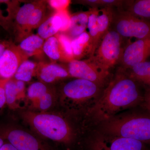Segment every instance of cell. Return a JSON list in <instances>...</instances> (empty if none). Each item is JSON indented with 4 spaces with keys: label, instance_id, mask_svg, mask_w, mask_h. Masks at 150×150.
Masks as SVG:
<instances>
[{
    "label": "cell",
    "instance_id": "cell-29",
    "mask_svg": "<svg viewBox=\"0 0 150 150\" xmlns=\"http://www.w3.org/2000/svg\"><path fill=\"white\" fill-rule=\"evenodd\" d=\"M68 0H51L48 2L49 5L56 12L67 10V8L70 3Z\"/></svg>",
    "mask_w": 150,
    "mask_h": 150
},
{
    "label": "cell",
    "instance_id": "cell-14",
    "mask_svg": "<svg viewBox=\"0 0 150 150\" xmlns=\"http://www.w3.org/2000/svg\"><path fill=\"white\" fill-rule=\"evenodd\" d=\"M90 12V9L87 11L78 13L71 16L69 28L64 33L73 40L85 32Z\"/></svg>",
    "mask_w": 150,
    "mask_h": 150
},
{
    "label": "cell",
    "instance_id": "cell-32",
    "mask_svg": "<svg viewBox=\"0 0 150 150\" xmlns=\"http://www.w3.org/2000/svg\"><path fill=\"white\" fill-rule=\"evenodd\" d=\"M6 104L5 92L4 86V81H0V110Z\"/></svg>",
    "mask_w": 150,
    "mask_h": 150
},
{
    "label": "cell",
    "instance_id": "cell-9",
    "mask_svg": "<svg viewBox=\"0 0 150 150\" xmlns=\"http://www.w3.org/2000/svg\"><path fill=\"white\" fill-rule=\"evenodd\" d=\"M18 150H55L29 132L21 129H11L3 131L2 134Z\"/></svg>",
    "mask_w": 150,
    "mask_h": 150
},
{
    "label": "cell",
    "instance_id": "cell-16",
    "mask_svg": "<svg viewBox=\"0 0 150 150\" xmlns=\"http://www.w3.org/2000/svg\"><path fill=\"white\" fill-rule=\"evenodd\" d=\"M123 6L126 8L124 10L139 18L150 22V0L125 1Z\"/></svg>",
    "mask_w": 150,
    "mask_h": 150
},
{
    "label": "cell",
    "instance_id": "cell-12",
    "mask_svg": "<svg viewBox=\"0 0 150 150\" xmlns=\"http://www.w3.org/2000/svg\"><path fill=\"white\" fill-rule=\"evenodd\" d=\"M6 97V104L11 109L21 107L26 98L24 82L11 79L3 81Z\"/></svg>",
    "mask_w": 150,
    "mask_h": 150
},
{
    "label": "cell",
    "instance_id": "cell-22",
    "mask_svg": "<svg viewBox=\"0 0 150 150\" xmlns=\"http://www.w3.org/2000/svg\"><path fill=\"white\" fill-rule=\"evenodd\" d=\"M37 67V65L34 62L25 60L18 67L13 79L24 82H29L35 74Z\"/></svg>",
    "mask_w": 150,
    "mask_h": 150
},
{
    "label": "cell",
    "instance_id": "cell-26",
    "mask_svg": "<svg viewBox=\"0 0 150 150\" xmlns=\"http://www.w3.org/2000/svg\"><path fill=\"white\" fill-rule=\"evenodd\" d=\"M86 5L91 6L92 8H98V7L113 8L118 9H123L125 1L116 0H87L81 1Z\"/></svg>",
    "mask_w": 150,
    "mask_h": 150
},
{
    "label": "cell",
    "instance_id": "cell-19",
    "mask_svg": "<svg viewBox=\"0 0 150 150\" xmlns=\"http://www.w3.org/2000/svg\"><path fill=\"white\" fill-rule=\"evenodd\" d=\"M44 40L38 35H28L22 40L18 47L23 52L29 55H35L43 50Z\"/></svg>",
    "mask_w": 150,
    "mask_h": 150
},
{
    "label": "cell",
    "instance_id": "cell-21",
    "mask_svg": "<svg viewBox=\"0 0 150 150\" xmlns=\"http://www.w3.org/2000/svg\"><path fill=\"white\" fill-rule=\"evenodd\" d=\"M49 89L46 84L40 81L30 85L27 89L26 98L30 101L31 107L36 109L39 100Z\"/></svg>",
    "mask_w": 150,
    "mask_h": 150
},
{
    "label": "cell",
    "instance_id": "cell-31",
    "mask_svg": "<svg viewBox=\"0 0 150 150\" xmlns=\"http://www.w3.org/2000/svg\"><path fill=\"white\" fill-rule=\"evenodd\" d=\"M141 104L148 113L150 114V88H145L144 99Z\"/></svg>",
    "mask_w": 150,
    "mask_h": 150
},
{
    "label": "cell",
    "instance_id": "cell-23",
    "mask_svg": "<svg viewBox=\"0 0 150 150\" xmlns=\"http://www.w3.org/2000/svg\"><path fill=\"white\" fill-rule=\"evenodd\" d=\"M90 36L88 33L84 32L76 38L72 40L74 58H79L86 53L88 54Z\"/></svg>",
    "mask_w": 150,
    "mask_h": 150
},
{
    "label": "cell",
    "instance_id": "cell-6",
    "mask_svg": "<svg viewBox=\"0 0 150 150\" xmlns=\"http://www.w3.org/2000/svg\"><path fill=\"white\" fill-rule=\"evenodd\" d=\"M110 29L118 33L123 38L142 39L150 35V22L134 16L122 9L114 11Z\"/></svg>",
    "mask_w": 150,
    "mask_h": 150
},
{
    "label": "cell",
    "instance_id": "cell-4",
    "mask_svg": "<svg viewBox=\"0 0 150 150\" xmlns=\"http://www.w3.org/2000/svg\"><path fill=\"white\" fill-rule=\"evenodd\" d=\"M103 88L90 81L75 79L63 86L60 96L61 103L71 111L88 110L97 102Z\"/></svg>",
    "mask_w": 150,
    "mask_h": 150
},
{
    "label": "cell",
    "instance_id": "cell-35",
    "mask_svg": "<svg viewBox=\"0 0 150 150\" xmlns=\"http://www.w3.org/2000/svg\"><path fill=\"white\" fill-rule=\"evenodd\" d=\"M4 144V141L3 138L0 137V148Z\"/></svg>",
    "mask_w": 150,
    "mask_h": 150
},
{
    "label": "cell",
    "instance_id": "cell-11",
    "mask_svg": "<svg viewBox=\"0 0 150 150\" xmlns=\"http://www.w3.org/2000/svg\"><path fill=\"white\" fill-rule=\"evenodd\" d=\"M28 56L18 46L10 43L0 58V81L12 79L18 67L27 60Z\"/></svg>",
    "mask_w": 150,
    "mask_h": 150
},
{
    "label": "cell",
    "instance_id": "cell-5",
    "mask_svg": "<svg viewBox=\"0 0 150 150\" xmlns=\"http://www.w3.org/2000/svg\"><path fill=\"white\" fill-rule=\"evenodd\" d=\"M123 38L113 30L110 29L103 37L90 60L107 73L119 64L123 48Z\"/></svg>",
    "mask_w": 150,
    "mask_h": 150
},
{
    "label": "cell",
    "instance_id": "cell-1",
    "mask_svg": "<svg viewBox=\"0 0 150 150\" xmlns=\"http://www.w3.org/2000/svg\"><path fill=\"white\" fill-rule=\"evenodd\" d=\"M140 85L126 70L118 67L88 114L95 121L104 122L118 112L141 104L144 94Z\"/></svg>",
    "mask_w": 150,
    "mask_h": 150
},
{
    "label": "cell",
    "instance_id": "cell-25",
    "mask_svg": "<svg viewBox=\"0 0 150 150\" xmlns=\"http://www.w3.org/2000/svg\"><path fill=\"white\" fill-rule=\"evenodd\" d=\"M45 6L43 3L38 2L35 8L30 16L25 33L27 34L33 28L38 27L43 23L45 14Z\"/></svg>",
    "mask_w": 150,
    "mask_h": 150
},
{
    "label": "cell",
    "instance_id": "cell-15",
    "mask_svg": "<svg viewBox=\"0 0 150 150\" xmlns=\"http://www.w3.org/2000/svg\"><path fill=\"white\" fill-rule=\"evenodd\" d=\"M98 12L99 9L98 8L91 9V12L88 18L87 28L89 30L88 33L90 36V41L88 54L89 56V58L93 56L100 42L98 38L97 25Z\"/></svg>",
    "mask_w": 150,
    "mask_h": 150
},
{
    "label": "cell",
    "instance_id": "cell-13",
    "mask_svg": "<svg viewBox=\"0 0 150 150\" xmlns=\"http://www.w3.org/2000/svg\"><path fill=\"white\" fill-rule=\"evenodd\" d=\"M35 74L40 81L44 83H51L71 77L68 70L56 64H42L37 65Z\"/></svg>",
    "mask_w": 150,
    "mask_h": 150
},
{
    "label": "cell",
    "instance_id": "cell-28",
    "mask_svg": "<svg viewBox=\"0 0 150 150\" xmlns=\"http://www.w3.org/2000/svg\"><path fill=\"white\" fill-rule=\"evenodd\" d=\"M56 100V96L54 92L49 89L48 91L42 96L39 100L36 109L44 111L51 108Z\"/></svg>",
    "mask_w": 150,
    "mask_h": 150
},
{
    "label": "cell",
    "instance_id": "cell-36",
    "mask_svg": "<svg viewBox=\"0 0 150 150\" xmlns=\"http://www.w3.org/2000/svg\"><path fill=\"white\" fill-rule=\"evenodd\" d=\"M149 150H150V149H149Z\"/></svg>",
    "mask_w": 150,
    "mask_h": 150
},
{
    "label": "cell",
    "instance_id": "cell-20",
    "mask_svg": "<svg viewBox=\"0 0 150 150\" xmlns=\"http://www.w3.org/2000/svg\"><path fill=\"white\" fill-rule=\"evenodd\" d=\"M38 2L28 3L22 6L17 11L15 15L16 26L20 32L25 33L30 16L35 8Z\"/></svg>",
    "mask_w": 150,
    "mask_h": 150
},
{
    "label": "cell",
    "instance_id": "cell-8",
    "mask_svg": "<svg viewBox=\"0 0 150 150\" xmlns=\"http://www.w3.org/2000/svg\"><path fill=\"white\" fill-rule=\"evenodd\" d=\"M89 148L90 150H149L143 142L105 134L95 137L90 143Z\"/></svg>",
    "mask_w": 150,
    "mask_h": 150
},
{
    "label": "cell",
    "instance_id": "cell-18",
    "mask_svg": "<svg viewBox=\"0 0 150 150\" xmlns=\"http://www.w3.org/2000/svg\"><path fill=\"white\" fill-rule=\"evenodd\" d=\"M126 70L145 88H150V62L145 61Z\"/></svg>",
    "mask_w": 150,
    "mask_h": 150
},
{
    "label": "cell",
    "instance_id": "cell-24",
    "mask_svg": "<svg viewBox=\"0 0 150 150\" xmlns=\"http://www.w3.org/2000/svg\"><path fill=\"white\" fill-rule=\"evenodd\" d=\"M43 51L52 60L56 61L63 58L61 46L57 36H52L46 39L43 44Z\"/></svg>",
    "mask_w": 150,
    "mask_h": 150
},
{
    "label": "cell",
    "instance_id": "cell-27",
    "mask_svg": "<svg viewBox=\"0 0 150 150\" xmlns=\"http://www.w3.org/2000/svg\"><path fill=\"white\" fill-rule=\"evenodd\" d=\"M59 39L63 59L70 61L74 59L72 40L64 33H61L57 36Z\"/></svg>",
    "mask_w": 150,
    "mask_h": 150
},
{
    "label": "cell",
    "instance_id": "cell-3",
    "mask_svg": "<svg viewBox=\"0 0 150 150\" xmlns=\"http://www.w3.org/2000/svg\"><path fill=\"white\" fill-rule=\"evenodd\" d=\"M104 134L120 136L150 144V114L129 113L103 122Z\"/></svg>",
    "mask_w": 150,
    "mask_h": 150
},
{
    "label": "cell",
    "instance_id": "cell-33",
    "mask_svg": "<svg viewBox=\"0 0 150 150\" xmlns=\"http://www.w3.org/2000/svg\"><path fill=\"white\" fill-rule=\"evenodd\" d=\"M10 43L6 41L0 42V58L4 54L6 48L10 45Z\"/></svg>",
    "mask_w": 150,
    "mask_h": 150
},
{
    "label": "cell",
    "instance_id": "cell-17",
    "mask_svg": "<svg viewBox=\"0 0 150 150\" xmlns=\"http://www.w3.org/2000/svg\"><path fill=\"white\" fill-rule=\"evenodd\" d=\"M62 25L61 18L56 13L39 25L38 29V35L43 39H48L60 31Z\"/></svg>",
    "mask_w": 150,
    "mask_h": 150
},
{
    "label": "cell",
    "instance_id": "cell-30",
    "mask_svg": "<svg viewBox=\"0 0 150 150\" xmlns=\"http://www.w3.org/2000/svg\"><path fill=\"white\" fill-rule=\"evenodd\" d=\"M61 18L62 21V27L60 32L64 33L69 27L70 21V16L69 15L67 10L60 11L56 13Z\"/></svg>",
    "mask_w": 150,
    "mask_h": 150
},
{
    "label": "cell",
    "instance_id": "cell-7",
    "mask_svg": "<svg viewBox=\"0 0 150 150\" xmlns=\"http://www.w3.org/2000/svg\"><path fill=\"white\" fill-rule=\"evenodd\" d=\"M67 70L71 77L90 81L103 88L110 81V73L104 71L89 59H73L69 63Z\"/></svg>",
    "mask_w": 150,
    "mask_h": 150
},
{
    "label": "cell",
    "instance_id": "cell-34",
    "mask_svg": "<svg viewBox=\"0 0 150 150\" xmlns=\"http://www.w3.org/2000/svg\"><path fill=\"white\" fill-rule=\"evenodd\" d=\"M0 150H18L16 148L11 144L10 143H7L4 144L0 148Z\"/></svg>",
    "mask_w": 150,
    "mask_h": 150
},
{
    "label": "cell",
    "instance_id": "cell-2",
    "mask_svg": "<svg viewBox=\"0 0 150 150\" xmlns=\"http://www.w3.org/2000/svg\"><path fill=\"white\" fill-rule=\"evenodd\" d=\"M21 116L25 122L42 137L67 145L74 142L75 134L72 127L62 115L26 110L21 112Z\"/></svg>",
    "mask_w": 150,
    "mask_h": 150
},
{
    "label": "cell",
    "instance_id": "cell-10",
    "mask_svg": "<svg viewBox=\"0 0 150 150\" xmlns=\"http://www.w3.org/2000/svg\"><path fill=\"white\" fill-rule=\"evenodd\" d=\"M150 56V35L129 43L123 48L119 64L125 70L144 62Z\"/></svg>",
    "mask_w": 150,
    "mask_h": 150
}]
</instances>
